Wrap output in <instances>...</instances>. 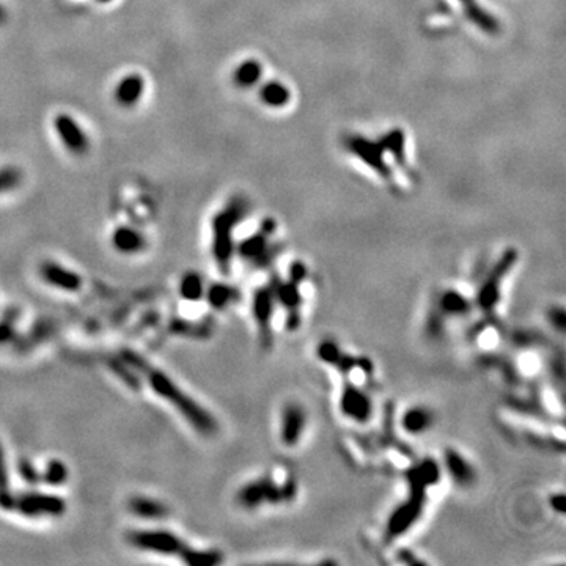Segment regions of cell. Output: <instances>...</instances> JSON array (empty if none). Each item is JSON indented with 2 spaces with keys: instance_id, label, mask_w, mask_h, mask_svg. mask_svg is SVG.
<instances>
[{
  "instance_id": "cell-14",
  "label": "cell",
  "mask_w": 566,
  "mask_h": 566,
  "mask_svg": "<svg viewBox=\"0 0 566 566\" xmlns=\"http://www.w3.org/2000/svg\"><path fill=\"white\" fill-rule=\"evenodd\" d=\"M436 422V415L426 406L417 404L406 409L402 415V430L411 436H422L433 428Z\"/></svg>"
},
{
  "instance_id": "cell-2",
  "label": "cell",
  "mask_w": 566,
  "mask_h": 566,
  "mask_svg": "<svg viewBox=\"0 0 566 566\" xmlns=\"http://www.w3.org/2000/svg\"><path fill=\"white\" fill-rule=\"evenodd\" d=\"M245 214H247V202L241 197H236L230 200V203L213 219V255L217 266L224 272L230 270L234 254V227L244 219Z\"/></svg>"
},
{
  "instance_id": "cell-26",
  "label": "cell",
  "mask_w": 566,
  "mask_h": 566,
  "mask_svg": "<svg viewBox=\"0 0 566 566\" xmlns=\"http://www.w3.org/2000/svg\"><path fill=\"white\" fill-rule=\"evenodd\" d=\"M181 288H182L181 290L182 294L189 297V299H197V297H200V294H202V291H203L202 280H200V277L196 276V274H191V276H186Z\"/></svg>"
},
{
  "instance_id": "cell-27",
  "label": "cell",
  "mask_w": 566,
  "mask_h": 566,
  "mask_svg": "<svg viewBox=\"0 0 566 566\" xmlns=\"http://www.w3.org/2000/svg\"><path fill=\"white\" fill-rule=\"evenodd\" d=\"M48 478L49 483L57 484V483H62L65 482V477H66V471H65V466L60 464V462H53V464H49L48 467Z\"/></svg>"
},
{
  "instance_id": "cell-17",
  "label": "cell",
  "mask_w": 566,
  "mask_h": 566,
  "mask_svg": "<svg viewBox=\"0 0 566 566\" xmlns=\"http://www.w3.org/2000/svg\"><path fill=\"white\" fill-rule=\"evenodd\" d=\"M458 2L462 7V10L466 11L469 19H471L477 27L482 28L483 32L496 33L497 30H499V24H497V21L493 18V16L488 15V11L480 7V5L477 3V0H458Z\"/></svg>"
},
{
  "instance_id": "cell-8",
  "label": "cell",
  "mask_w": 566,
  "mask_h": 566,
  "mask_svg": "<svg viewBox=\"0 0 566 566\" xmlns=\"http://www.w3.org/2000/svg\"><path fill=\"white\" fill-rule=\"evenodd\" d=\"M307 413L299 403H287L280 414V440L285 447L293 449L301 442L307 428Z\"/></svg>"
},
{
  "instance_id": "cell-18",
  "label": "cell",
  "mask_w": 566,
  "mask_h": 566,
  "mask_svg": "<svg viewBox=\"0 0 566 566\" xmlns=\"http://www.w3.org/2000/svg\"><path fill=\"white\" fill-rule=\"evenodd\" d=\"M22 511L28 514H38V513H55L59 514L65 510L62 500L55 499L50 496H27L24 500L21 502Z\"/></svg>"
},
{
  "instance_id": "cell-9",
  "label": "cell",
  "mask_w": 566,
  "mask_h": 566,
  "mask_svg": "<svg viewBox=\"0 0 566 566\" xmlns=\"http://www.w3.org/2000/svg\"><path fill=\"white\" fill-rule=\"evenodd\" d=\"M54 128L59 139L68 151L76 156H82L88 151L90 142L85 131L76 120L68 113H60L54 118Z\"/></svg>"
},
{
  "instance_id": "cell-11",
  "label": "cell",
  "mask_w": 566,
  "mask_h": 566,
  "mask_svg": "<svg viewBox=\"0 0 566 566\" xmlns=\"http://www.w3.org/2000/svg\"><path fill=\"white\" fill-rule=\"evenodd\" d=\"M274 230H276V225L272 224V220L263 222L261 230L239 245V254L250 261L266 263L272 256L270 236Z\"/></svg>"
},
{
  "instance_id": "cell-19",
  "label": "cell",
  "mask_w": 566,
  "mask_h": 566,
  "mask_svg": "<svg viewBox=\"0 0 566 566\" xmlns=\"http://www.w3.org/2000/svg\"><path fill=\"white\" fill-rule=\"evenodd\" d=\"M290 90L282 82H267L260 88V100L263 104L274 109L285 107L290 102Z\"/></svg>"
},
{
  "instance_id": "cell-10",
  "label": "cell",
  "mask_w": 566,
  "mask_h": 566,
  "mask_svg": "<svg viewBox=\"0 0 566 566\" xmlns=\"http://www.w3.org/2000/svg\"><path fill=\"white\" fill-rule=\"evenodd\" d=\"M279 307L276 299V290L274 285H267V287H261L255 293L254 297V314L255 321L258 326L260 335L263 341L271 340V329H272V319L276 308Z\"/></svg>"
},
{
  "instance_id": "cell-30",
  "label": "cell",
  "mask_w": 566,
  "mask_h": 566,
  "mask_svg": "<svg viewBox=\"0 0 566 566\" xmlns=\"http://www.w3.org/2000/svg\"><path fill=\"white\" fill-rule=\"evenodd\" d=\"M98 2H102V3H107V2H111V0H98Z\"/></svg>"
},
{
  "instance_id": "cell-3",
  "label": "cell",
  "mask_w": 566,
  "mask_h": 566,
  "mask_svg": "<svg viewBox=\"0 0 566 566\" xmlns=\"http://www.w3.org/2000/svg\"><path fill=\"white\" fill-rule=\"evenodd\" d=\"M150 382L159 395L169 399L171 404L180 409V413L192 423L194 428H196L198 433L213 434L217 430V423L213 417H211V414L207 413L203 408H200L191 397L185 395V393L181 392V388L176 387L173 382L169 379V376L158 373V371H153L150 375Z\"/></svg>"
},
{
  "instance_id": "cell-15",
  "label": "cell",
  "mask_w": 566,
  "mask_h": 566,
  "mask_svg": "<svg viewBox=\"0 0 566 566\" xmlns=\"http://www.w3.org/2000/svg\"><path fill=\"white\" fill-rule=\"evenodd\" d=\"M472 301H469L461 291L447 290L444 293H440L437 304L434 308L447 321L449 318H466L472 312Z\"/></svg>"
},
{
  "instance_id": "cell-21",
  "label": "cell",
  "mask_w": 566,
  "mask_h": 566,
  "mask_svg": "<svg viewBox=\"0 0 566 566\" xmlns=\"http://www.w3.org/2000/svg\"><path fill=\"white\" fill-rule=\"evenodd\" d=\"M43 276L49 283L59 285V287L77 288V285H79L77 276L68 272L66 270H62L60 266L54 265V263H48V265L43 267Z\"/></svg>"
},
{
  "instance_id": "cell-29",
  "label": "cell",
  "mask_w": 566,
  "mask_h": 566,
  "mask_svg": "<svg viewBox=\"0 0 566 566\" xmlns=\"http://www.w3.org/2000/svg\"><path fill=\"white\" fill-rule=\"evenodd\" d=\"M5 18V11H3V8L0 7V21H2Z\"/></svg>"
},
{
  "instance_id": "cell-28",
  "label": "cell",
  "mask_w": 566,
  "mask_h": 566,
  "mask_svg": "<svg viewBox=\"0 0 566 566\" xmlns=\"http://www.w3.org/2000/svg\"><path fill=\"white\" fill-rule=\"evenodd\" d=\"M5 486H7V469H5L2 449H0V488H5Z\"/></svg>"
},
{
  "instance_id": "cell-16",
  "label": "cell",
  "mask_w": 566,
  "mask_h": 566,
  "mask_svg": "<svg viewBox=\"0 0 566 566\" xmlns=\"http://www.w3.org/2000/svg\"><path fill=\"white\" fill-rule=\"evenodd\" d=\"M145 93V81L140 74H128L117 84L113 98L118 106L131 109L137 106Z\"/></svg>"
},
{
  "instance_id": "cell-22",
  "label": "cell",
  "mask_w": 566,
  "mask_h": 566,
  "mask_svg": "<svg viewBox=\"0 0 566 566\" xmlns=\"http://www.w3.org/2000/svg\"><path fill=\"white\" fill-rule=\"evenodd\" d=\"M113 244L122 252H135L144 245V238L131 228H118L113 234Z\"/></svg>"
},
{
  "instance_id": "cell-7",
  "label": "cell",
  "mask_w": 566,
  "mask_h": 566,
  "mask_svg": "<svg viewBox=\"0 0 566 566\" xmlns=\"http://www.w3.org/2000/svg\"><path fill=\"white\" fill-rule=\"evenodd\" d=\"M346 148L352 154H356L360 161H364L368 167L373 169L376 173H379L381 178L388 181L393 178L392 169L384 161V142H371L368 139H364V137L354 135L346 140Z\"/></svg>"
},
{
  "instance_id": "cell-5",
  "label": "cell",
  "mask_w": 566,
  "mask_h": 566,
  "mask_svg": "<svg viewBox=\"0 0 566 566\" xmlns=\"http://www.w3.org/2000/svg\"><path fill=\"white\" fill-rule=\"evenodd\" d=\"M296 494V486L293 482L279 484L271 478H258L250 482L239 491V503L247 508H256L266 503L288 502Z\"/></svg>"
},
{
  "instance_id": "cell-12",
  "label": "cell",
  "mask_w": 566,
  "mask_h": 566,
  "mask_svg": "<svg viewBox=\"0 0 566 566\" xmlns=\"http://www.w3.org/2000/svg\"><path fill=\"white\" fill-rule=\"evenodd\" d=\"M131 543L140 549L164 554L178 552L182 547L181 541L167 531H137V534L131 535Z\"/></svg>"
},
{
  "instance_id": "cell-23",
  "label": "cell",
  "mask_w": 566,
  "mask_h": 566,
  "mask_svg": "<svg viewBox=\"0 0 566 566\" xmlns=\"http://www.w3.org/2000/svg\"><path fill=\"white\" fill-rule=\"evenodd\" d=\"M22 181V173L16 167H3L0 169V194L13 191L18 187Z\"/></svg>"
},
{
  "instance_id": "cell-25",
  "label": "cell",
  "mask_w": 566,
  "mask_h": 566,
  "mask_svg": "<svg viewBox=\"0 0 566 566\" xmlns=\"http://www.w3.org/2000/svg\"><path fill=\"white\" fill-rule=\"evenodd\" d=\"M233 294H234V291L232 288L225 287V285H219V287L211 290V296H209L211 304L217 308L225 307L233 301Z\"/></svg>"
},
{
  "instance_id": "cell-4",
  "label": "cell",
  "mask_w": 566,
  "mask_h": 566,
  "mask_svg": "<svg viewBox=\"0 0 566 566\" xmlns=\"http://www.w3.org/2000/svg\"><path fill=\"white\" fill-rule=\"evenodd\" d=\"M518 263V250L508 249L502 254V256L497 260L488 276L480 285L475 297V305L480 308V312L488 317H493L496 313V308L500 302L502 296V283L505 282L508 274L516 266Z\"/></svg>"
},
{
  "instance_id": "cell-20",
  "label": "cell",
  "mask_w": 566,
  "mask_h": 566,
  "mask_svg": "<svg viewBox=\"0 0 566 566\" xmlns=\"http://www.w3.org/2000/svg\"><path fill=\"white\" fill-rule=\"evenodd\" d=\"M263 73L261 65L256 60H245L233 71V82L239 88H249L260 81Z\"/></svg>"
},
{
  "instance_id": "cell-1",
  "label": "cell",
  "mask_w": 566,
  "mask_h": 566,
  "mask_svg": "<svg viewBox=\"0 0 566 566\" xmlns=\"http://www.w3.org/2000/svg\"><path fill=\"white\" fill-rule=\"evenodd\" d=\"M440 477L439 466L433 460H425L417 464L409 475L411 494L402 507L395 510L392 518L388 519L387 534L398 536L408 531L417 519L420 518L423 505H425V489L431 484L437 483Z\"/></svg>"
},
{
  "instance_id": "cell-6",
  "label": "cell",
  "mask_w": 566,
  "mask_h": 566,
  "mask_svg": "<svg viewBox=\"0 0 566 566\" xmlns=\"http://www.w3.org/2000/svg\"><path fill=\"white\" fill-rule=\"evenodd\" d=\"M339 408L343 417L356 423H368L375 413L373 398L356 382L345 384L340 393Z\"/></svg>"
},
{
  "instance_id": "cell-24",
  "label": "cell",
  "mask_w": 566,
  "mask_h": 566,
  "mask_svg": "<svg viewBox=\"0 0 566 566\" xmlns=\"http://www.w3.org/2000/svg\"><path fill=\"white\" fill-rule=\"evenodd\" d=\"M133 508L137 514H142L145 518H159L164 513L162 505H159L158 502L145 499H137L133 503Z\"/></svg>"
},
{
  "instance_id": "cell-13",
  "label": "cell",
  "mask_w": 566,
  "mask_h": 566,
  "mask_svg": "<svg viewBox=\"0 0 566 566\" xmlns=\"http://www.w3.org/2000/svg\"><path fill=\"white\" fill-rule=\"evenodd\" d=\"M444 466L445 471L453 480L456 484L460 486H471L475 483L477 472L473 466L469 462L464 455L460 453L458 450L449 449L444 455Z\"/></svg>"
}]
</instances>
